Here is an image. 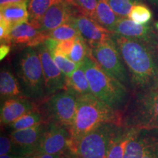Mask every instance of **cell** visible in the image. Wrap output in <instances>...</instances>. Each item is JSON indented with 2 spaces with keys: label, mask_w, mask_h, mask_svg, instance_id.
Returning a JSON list of instances; mask_svg holds the SVG:
<instances>
[{
  "label": "cell",
  "mask_w": 158,
  "mask_h": 158,
  "mask_svg": "<svg viewBox=\"0 0 158 158\" xmlns=\"http://www.w3.org/2000/svg\"><path fill=\"white\" fill-rule=\"evenodd\" d=\"M47 36L35 25L26 22L13 27L9 35V40L13 44L27 45L28 47H36L45 42Z\"/></svg>",
  "instance_id": "cell-17"
},
{
  "label": "cell",
  "mask_w": 158,
  "mask_h": 158,
  "mask_svg": "<svg viewBox=\"0 0 158 158\" xmlns=\"http://www.w3.org/2000/svg\"><path fill=\"white\" fill-rule=\"evenodd\" d=\"M43 123H46V122H45L43 114L41 113L38 106V108L24 114L21 117H20L19 119H17L16 121H15L7 126V127L12 131H13V130H24L34 127L35 126H37Z\"/></svg>",
  "instance_id": "cell-23"
},
{
  "label": "cell",
  "mask_w": 158,
  "mask_h": 158,
  "mask_svg": "<svg viewBox=\"0 0 158 158\" xmlns=\"http://www.w3.org/2000/svg\"><path fill=\"white\" fill-rule=\"evenodd\" d=\"M17 78L27 98L42 102L47 98L45 80L39 54L34 47H27L15 61Z\"/></svg>",
  "instance_id": "cell-4"
},
{
  "label": "cell",
  "mask_w": 158,
  "mask_h": 158,
  "mask_svg": "<svg viewBox=\"0 0 158 158\" xmlns=\"http://www.w3.org/2000/svg\"><path fill=\"white\" fill-rule=\"evenodd\" d=\"M74 43L75 38L68 40L59 41L57 43L56 48L54 51L60 53V54L64 55V56H68L69 54H70L71 51H72ZM54 51H52V52H54Z\"/></svg>",
  "instance_id": "cell-31"
},
{
  "label": "cell",
  "mask_w": 158,
  "mask_h": 158,
  "mask_svg": "<svg viewBox=\"0 0 158 158\" xmlns=\"http://www.w3.org/2000/svg\"><path fill=\"white\" fill-rule=\"evenodd\" d=\"M38 103L27 98L10 99L2 102L0 121L2 126L7 127L20 117L38 108Z\"/></svg>",
  "instance_id": "cell-16"
},
{
  "label": "cell",
  "mask_w": 158,
  "mask_h": 158,
  "mask_svg": "<svg viewBox=\"0 0 158 158\" xmlns=\"http://www.w3.org/2000/svg\"><path fill=\"white\" fill-rule=\"evenodd\" d=\"M155 27L156 30H157V32H158V21H157V22H155Z\"/></svg>",
  "instance_id": "cell-40"
},
{
  "label": "cell",
  "mask_w": 158,
  "mask_h": 158,
  "mask_svg": "<svg viewBox=\"0 0 158 158\" xmlns=\"http://www.w3.org/2000/svg\"><path fill=\"white\" fill-rule=\"evenodd\" d=\"M125 129L115 123L102 124L82 136L70 149L76 158H107L110 148Z\"/></svg>",
  "instance_id": "cell-5"
},
{
  "label": "cell",
  "mask_w": 158,
  "mask_h": 158,
  "mask_svg": "<svg viewBox=\"0 0 158 158\" xmlns=\"http://www.w3.org/2000/svg\"><path fill=\"white\" fill-rule=\"evenodd\" d=\"M67 1H68V2L70 4V2H71V0H67Z\"/></svg>",
  "instance_id": "cell-41"
},
{
  "label": "cell",
  "mask_w": 158,
  "mask_h": 158,
  "mask_svg": "<svg viewBox=\"0 0 158 158\" xmlns=\"http://www.w3.org/2000/svg\"><path fill=\"white\" fill-rule=\"evenodd\" d=\"M0 95L2 102L10 99L27 98L23 94L19 79L7 68L0 73Z\"/></svg>",
  "instance_id": "cell-18"
},
{
  "label": "cell",
  "mask_w": 158,
  "mask_h": 158,
  "mask_svg": "<svg viewBox=\"0 0 158 158\" xmlns=\"http://www.w3.org/2000/svg\"><path fill=\"white\" fill-rule=\"evenodd\" d=\"M25 1H28V0H0V7L10 5V4L22 2Z\"/></svg>",
  "instance_id": "cell-36"
},
{
  "label": "cell",
  "mask_w": 158,
  "mask_h": 158,
  "mask_svg": "<svg viewBox=\"0 0 158 158\" xmlns=\"http://www.w3.org/2000/svg\"><path fill=\"white\" fill-rule=\"evenodd\" d=\"M73 7L67 0H54L43 15L40 30L45 33L48 32L70 21L77 11H74Z\"/></svg>",
  "instance_id": "cell-14"
},
{
  "label": "cell",
  "mask_w": 158,
  "mask_h": 158,
  "mask_svg": "<svg viewBox=\"0 0 158 158\" xmlns=\"http://www.w3.org/2000/svg\"><path fill=\"white\" fill-rule=\"evenodd\" d=\"M47 38L54 39L56 41L68 40L74 39L79 35L78 30L70 21L63 23L57 28L45 33Z\"/></svg>",
  "instance_id": "cell-25"
},
{
  "label": "cell",
  "mask_w": 158,
  "mask_h": 158,
  "mask_svg": "<svg viewBox=\"0 0 158 158\" xmlns=\"http://www.w3.org/2000/svg\"><path fill=\"white\" fill-rule=\"evenodd\" d=\"M158 144V128L138 130L126 147L124 158H142Z\"/></svg>",
  "instance_id": "cell-15"
},
{
  "label": "cell",
  "mask_w": 158,
  "mask_h": 158,
  "mask_svg": "<svg viewBox=\"0 0 158 158\" xmlns=\"http://www.w3.org/2000/svg\"><path fill=\"white\" fill-rule=\"evenodd\" d=\"M138 129L126 127L124 133L116 140L110 148L107 158H124L126 147Z\"/></svg>",
  "instance_id": "cell-24"
},
{
  "label": "cell",
  "mask_w": 158,
  "mask_h": 158,
  "mask_svg": "<svg viewBox=\"0 0 158 158\" xmlns=\"http://www.w3.org/2000/svg\"><path fill=\"white\" fill-rule=\"evenodd\" d=\"M119 19L108 4V0H98L96 8V21L105 29L111 31Z\"/></svg>",
  "instance_id": "cell-21"
},
{
  "label": "cell",
  "mask_w": 158,
  "mask_h": 158,
  "mask_svg": "<svg viewBox=\"0 0 158 158\" xmlns=\"http://www.w3.org/2000/svg\"><path fill=\"white\" fill-rule=\"evenodd\" d=\"M70 147V130L55 122H48L37 152L50 155H62Z\"/></svg>",
  "instance_id": "cell-10"
},
{
  "label": "cell",
  "mask_w": 158,
  "mask_h": 158,
  "mask_svg": "<svg viewBox=\"0 0 158 158\" xmlns=\"http://www.w3.org/2000/svg\"><path fill=\"white\" fill-rule=\"evenodd\" d=\"M0 158H26V157H21V156H17L12 155V154H9V155H1Z\"/></svg>",
  "instance_id": "cell-38"
},
{
  "label": "cell",
  "mask_w": 158,
  "mask_h": 158,
  "mask_svg": "<svg viewBox=\"0 0 158 158\" xmlns=\"http://www.w3.org/2000/svg\"><path fill=\"white\" fill-rule=\"evenodd\" d=\"M89 56L106 73L124 86L130 83V76L119 51L112 37L89 46Z\"/></svg>",
  "instance_id": "cell-8"
},
{
  "label": "cell",
  "mask_w": 158,
  "mask_h": 158,
  "mask_svg": "<svg viewBox=\"0 0 158 158\" xmlns=\"http://www.w3.org/2000/svg\"><path fill=\"white\" fill-rule=\"evenodd\" d=\"M123 125L138 130L158 128V89L138 92L124 110Z\"/></svg>",
  "instance_id": "cell-6"
},
{
  "label": "cell",
  "mask_w": 158,
  "mask_h": 158,
  "mask_svg": "<svg viewBox=\"0 0 158 158\" xmlns=\"http://www.w3.org/2000/svg\"><path fill=\"white\" fill-rule=\"evenodd\" d=\"M90 48L86 45L85 40L78 35L75 38V43L70 54L68 56L77 64H81L84 59L89 54Z\"/></svg>",
  "instance_id": "cell-26"
},
{
  "label": "cell",
  "mask_w": 158,
  "mask_h": 158,
  "mask_svg": "<svg viewBox=\"0 0 158 158\" xmlns=\"http://www.w3.org/2000/svg\"><path fill=\"white\" fill-rule=\"evenodd\" d=\"M59 158H76V157H75L73 154L72 152H71V150L69 149L67 152H65L62 154Z\"/></svg>",
  "instance_id": "cell-37"
},
{
  "label": "cell",
  "mask_w": 158,
  "mask_h": 158,
  "mask_svg": "<svg viewBox=\"0 0 158 158\" xmlns=\"http://www.w3.org/2000/svg\"><path fill=\"white\" fill-rule=\"evenodd\" d=\"M112 39L127 67L130 82L139 92L158 87L156 47L143 41L112 34Z\"/></svg>",
  "instance_id": "cell-1"
},
{
  "label": "cell",
  "mask_w": 158,
  "mask_h": 158,
  "mask_svg": "<svg viewBox=\"0 0 158 158\" xmlns=\"http://www.w3.org/2000/svg\"><path fill=\"white\" fill-rule=\"evenodd\" d=\"M38 53L42 64L45 80V94L47 98L64 90L66 86L67 77L55 64L50 51L44 43L35 47Z\"/></svg>",
  "instance_id": "cell-9"
},
{
  "label": "cell",
  "mask_w": 158,
  "mask_h": 158,
  "mask_svg": "<svg viewBox=\"0 0 158 158\" xmlns=\"http://www.w3.org/2000/svg\"><path fill=\"white\" fill-rule=\"evenodd\" d=\"M61 155H50V154L43 153L37 152L32 155L27 156L26 158H59Z\"/></svg>",
  "instance_id": "cell-33"
},
{
  "label": "cell",
  "mask_w": 158,
  "mask_h": 158,
  "mask_svg": "<svg viewBox=\"0 0 158 158\" xmlns=\"http://www.w3.org/2000/svg\"><path fill=\"white\" fill-rule=\"evenodd\" d=\"M54 2V0H29L28 22L40 29L43 15Z\"/></svg>",
  "instance_id": "cell-22"
},
{
  "label": "cell",
  "mask_w": 158,
  "mask_h": 158,
  "mask_svg": "<svg viewBox=\"0 0 158 158\" xmlns=\"http://www.w3.org/2000/svg\"><path fill=\"white\" fill-rule=\"evenodd\" d=\"M10 50V46L7 43H2L0 46V59L2 60L5 58V56L9 54Z\"/></svg>",
  "instance_id": "cell-34"
},
{
  "label": "cell",
  "mask_w": 158,
  "mask_h": 158,
  "mask_svg": "<svg viewBox=\"0 0 158 158\" xmlns=\"http://www.w3.org/2000/svg\"><path fill=\"white\" fill-rule=\"evenodd\" d=\"M13 152V143L11 138L9 136H6L3 134L0 138V155H5L12 154Z\"/></svg>",
  "instance_id": "cell-32"
},
{
  "label": "cell",
  "mask_w": 158,
  "mask_h": 158,
  "mask_svg": "<svg viewBox=\"0 0 158 158\" xmlns=\"http://www.w3.org/2000/svg\"><path fill=\"white\" fill-rule=\"evenodd\" d=\"M108 4L119 19L128 18L134 5L142 3L141 0H108Z\"/></svg>",
  "instance_id": "cell-27"
},
{
  "label": "cell",
  "mask_w": 158,
  "mask_h": 158,
  "mask_svg": "<svg viewBox=\"0 0 158 158\" xmlns=\"http://www.w3.org/2000/svg\"><path fill=\"white\" fill-rule=\"evenodd\" d=\"M79 35L85 40L89 45L103 42L110 38L113 33L105 29L95 20L76 11L70 19Z\"/></svg>",
  "instance_id": "cell-12"
},
{
  "label": "cell",
  "mask_w": 158,
  "mask_h": 158,
  "mask_svg": "<svg viewBox=\"0 0 158 158\" xmlns=\"http://www.w3.org/2000/svg\"><path fill=\"white\" fill-rule=\"evenodd\" d=\"M147 1H148L149 3L152 4V5L158 7V0H147Z\"/></svg>",
  "instance_id": "cell-39"
},
{
  "label": "cell",
  "mask_w": 158,
  "mask_h": 158,
  "mask_svg": "<svg viewBox=\"0 0 158 158\" xmlns=\"http://www.w3.org/2000/svg\"><path fill=\"white\" fill-rule=\"evenodd\" d=\"M106 123L123 125V112L109 107L92 93L78 97L76 118L70 130L71 147L85 134Z\"/></svg>",
  "instance_id": "cell-2"
},
{
  "label": "cell",
  "mask_w": 158,
  "mask_h": 158,
  "mask_svg": "<svg viewBox=\"0 0 158 158\" xmlns=\"http://www.w3.org/2000/svg\"><path fill=\"white\" fill-rule=\"evenodd\" d=\"M113 34L143 41L157 46L158 41L153 27L150 24H138L129 18L119 19L112 31Z\"/></svg>",
  "instance_id": "cell-13"
},
{
  "label": "cell",
  "mask_w": 158,
  "mask_h": 158,
  "mask_svg": "<svg viewBox=\"0 0 158 158\" xmlns=\"http://www.w3.org/2000/svg\"><path fill=\"white\" fill-rule=\"evenodd\" d=\"M51 56L53 57L55 64L64 73L66 77L70 76L81 64H77L71 61L68 56H64L60 53L51 52Z\"/></svg>",
  "instance_id": "cell-29"
},
{
  "label": "cell",
  "mask_w": 158,
  "mask_h": 158,
  "mask_svg": "<svg viewBox=\"0 0 158 158\" xmlns=\"http://www.w3.org/2000/svg\"><path fill=\"white\" fill-rule=\"evenodd\" d=\"M70 5L73 6L80 13L87 15L96 21L98 0H71Z\"/></svg>",
  "instance_id": "cell-30"
},
{
  "label": "cell",
  "mask_w": 158,
  "mask_h": 158,
  "mask_svg": "<svg viewBox=\"0 0 158 158\" xmlns=\"http://www.w3.org/2000/svg\"><path fill=\"white\" fill-rule=\"evenodd\" d=\"M64 89L74 94L77 98L92 93L82 64L70 76L67 77Z\"/></svg>",
  "instance_id": "cell-20"
},
{
  "label": "cell",
  "mask_w": 158,
  "mask_h": 158,
  "mask_svg": "<svg viewBox=\"0 0 158 158\" xmlns=\"http://www.w3.org/2000/svg\"><path fill=\"white\" fill-rule=\"evenodd\" d=\"M128 18L138 24H149L152 13L147 6L140 3L133 6Z\"/></svg>",
  "instance_id": "cell-28"
},
{
  "label": "cell",
  "mask_w": 158,
  "mask_h": 158,
  "mask_svg": "<svg viewBox=\"0 0 158 158\" xmlns=\"http://www.w3.org/2000/svg\"><path fill=\"white\" fill-rule=\"evenodd\" d=\"M28 1L10 4L0 7V18L8 23L11 29L21 23L28 22Z\"/></svg>",
  "instance_id": "cell-19"
},
{
  "label": "cell",
  "mask_w": 158,
  "mask_h": 158,
  "mask_svg": "<svg viewBox=\"0 0 158 158\" xmlns=\"http://www.w3.org/2000/svg\"><path fill=\"white\" fill-rule=\"evenodd\" d=\"M38 105L46 123L55 122L70 131L76 118V96L64 89L48 97Z\"/></svg>",
  "instance_id": "cell-7"
},
{
  "label": "cell",
  "mask_w": 158,
  "mask_h": 158,
  "mask_svg": "<svg viewBox=\"0 0 158 158\" xmlns=\"http://www.w3.org/2000/svg\"><path fill=\"white\" fill-rule=\"evenodd\" d=\"M157 89H158V87H157Z\"/></svg>",
  "instance_id": "cell-42"
},
{
  "label": "cell",
  "mask_w": 158,
  "mask_h": 158,
  "mask_svg": "<svg viewBox=\"0 0 158 158\" xmlns=\"http://www.w3.org/2000/svg\"><path fill=\"white\" fill-rule=\"evenodd\" d=\"M142 158H158V144L152 148Z\"/></svg>",
  "instance_id": "cell-35"
},
{
  "label": "cell",
  "mask_w": 158,
  "mask_h": 158,
  "mask_svg": "<svg viewBox=\"0 0 158 158\" xmlns=\"http://www.w3.org/2000/svg\"><path fill=\"white\" fill-rule=\"evenodd\" d=\"M47 123H43L28 129L13 130L10 134L13 143L12 155L27 157L37 152Z\"/></svg>",
  "instance_id": "cell-11"
},
{
  "label": "cell",
  "mask_w": 158,
  "mask_h": 158,
  "mask_svg": "<svg viewBox=\"0 0 158 158\" xmlns=\"http://www.w3.org/2000/svg\"><path fill=\"white\" fill-rule=\"evenodd\" d=\"M82 65L92 94L109 107L124 113L129 96L127 87L106 73L89 56H86Z\"/></svg>",
  "instance_id": "cell-3"
}]
</instances>
